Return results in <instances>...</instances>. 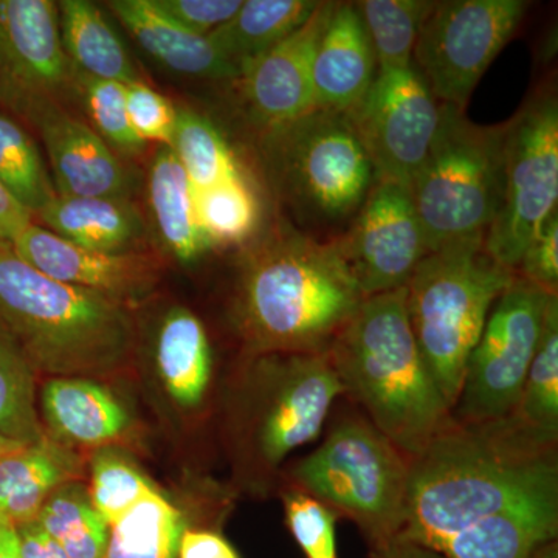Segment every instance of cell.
<instances>
[{
    "instance_id": "6da1fadb",
    "label": "cell",
    "mask_w": 558,
    "mask_h": 558,
    "mask_svg": "<svg viewBox=\"0 0 558 558\" xmlns=\"http://www.w3.org/2000/svg\"><path fill=\"white\" fill-rule=\"evenodd\" d=\"M558 534V439L512 416L458 424L411 459L398 538L446 558H531Z\"/></svg>"
},
{
    "instance_id": "7a4b0ae2",
    "label": "cell",
    "mask_w": 558,
    "mask_h": 558,
    "mask_svg": "<svg viewBox=\"0 0 558 558\" xmlns=\"http://www.w3.org/2000/svg\"><path fill=\"white\" fill-rule=\"evenodd\" d=\"M363 301L336 242L279 230L250 250L234 288L231 322L242 357L326 354Z\"/></svg>"
},
{
    "instance_id": "3957f363",
    "label": "cell",
    "mask_w": 558,
    "mask_h": 558,
    "mask_svg": "<svg viewBox=\"0 0 558 558\" xmlns=\"http://www.w3.org/2000/svg\"><path fill=\"white\" fill-rule=\"evenodd\" d=\"M343 387L326 354L242 357L223 391V442L234 483L267 495L282 483V464L322 435Z\"/></svg>"
},
{
    "instance_id": "277c9868",
    "label": "cell",
    "mask_w": 558,
    "mask_h": 558,
    "mask_svg": "<svg viewBox=\"0 0 558 558\" xmlns=\"http://www.w3.org/2000/svg\"><path fill=\"white\" fill-rule=\"evenodd\" d=\"M326 357L344 398L410 459L453 422L411 330L405 288L363 301Z\"/></svg>"
},
{
    "instance_id": "5b68a950",
    "label": "cell",
    "mask_w": 558,
    "mask_h": 558,
    "mask_svg": "<svg viewBox=\"0 0 558 558\" xmlns=\"http://www.w3.org/2000/svg\"><path fill=\"white\" fill-rule=\"evenodd\" d=\"M0 322L38 376L102 379L134 354L130 307L40 274L9 241H0Z\"/></svg>"
},
{
    "instance_id": "8992f818",
    "label": "cell",
    "mask_w": 558,
    "mask_h": 558,
    "mask_svg": "<svg viewBox=\"0 0 558 558\" xmlns=\"http://www.w3.org/2000/svg\"><path fill=\"white\" fill-rule=\"evenodd\" d=\"M347 402L317 449L282 472V484L351 520L369 549L379 548L402 529L411 459Z\"/></svg>"
},
{
    "instance_id": "52a82bcc",
    "label": "cell",
    "mask_w": 558,
    "mask_h": 558,
    "mask_svg": "<svg viewBox=\"0 0 558 558\" xmlns=\"http://www.w3.org/2000/svg\"><path fill=\"white\" fill-rule=\"evenodd\" d=\"M513 278L515 271L492 259L484 242H475L428 253L407 282L411 330L450 411L470 352Z\"/></svg>"
},
{
    "instance_id": "ba28073f",
    "label": "cell",
    "mask_w": 558,
    "mask_h": 558,
    "mask_svg": "<svg viewBox=\"0 0 558 558\" xmlns=\"http://www.w3.org/2000/svg\"><path fill=\"white\" fill-rule=\"evenodd\" d=\"M505 170V123L481 126L440 105L439 123L410 193L428 253L484 242L497 218Z\"/></svg>"
},
{
    "instance_id": "9c48e42d",
    "label": "cell",
    "mask_w": 558,
    "mask_h": 558,
    "mask_svg": "<svg viewBox=\"0 0 558 558\" xmlns=\"http://www.w3.org/2000/svg\"><path fill=\"white\" fill-rule=\"evenodd\" d=\"M558 100L553 83L538 87L505 123V170L497 218L484 250L515 271L524 250L557 213Z\"/></svg>"
},
{
    "instance_id": "30bf717a",
    "label": "cell",
    "mask_w": 558,
    "mask_h": 558,
    "mask_svg": "<svg viewBox=\"0 0 558 558\" xmlns=\"http://www.w3.org/2000/svg\"><path fill=\"white\" fill-rule=\"evenodd\" d=\"M266 142L282 193L314 218L343 219L359 211L376 180L343 113L312 110L267 132Z\"/></svg>"
},
{
    "instance_id": "8fae6325",
    "label": "cell",
    "mask_w": 558,
    "mask_h": 558,
    "mask_svg": "<svg viewBox=\"0 0 558 558\" xmlns=\"http://www.w3.org/2000/svg\"><path fill=\"white\" fill-rule=\"evenodd\" d=\"M549 295L517 277L488 314L470 352L451 417L484 424L510 417L519 403L529 366L545 326Z\"/></svg>"
},
{
    "instance_id": "7c38bea8",
    "label": "cell",
    "mask_w": 558,
    "mask_h": 558,
    "mask_svg": "<svg viewBox=\"0 0 558 558\" xmlns=\"http://www.w3.org/2000/svg\"><path fill=\"white\" fill-rule=\"evenodd\" d=\"M526 0H442L422 25L413 64L440 105L465 110L526 16Z\"/></svg>"
},
{
    "instance_id": "4fadbf2b",
    "label": "cell",
    "mask_w": 558,
    "mask_h": 558,
    "mask_svg": "<svg viewBox=\"0 0 558 558\" xmlns=\"http://www.w3.org/2000/svg\"><path fill=\"white\" fill-rule=\"evenodd\" d=\"M440 102L414 64L377 72L368 92L343 113L368 154L377 182L410 190L439 123Z\"/></svg>"
},
{
    "instance_id": "5bb4252c",
    "label": "cell",
    "mask_w": 558,
    "mask_h": 558,
    "mask_svg": "<svg viewBox=\"0 0 558 558\" xmlns=\"http://www.w3.org/2000/svg\"><path fill=\"white\" fill-rule=\"evenodd\" d=\"M75 90L58 2L0 0V102L21 119Z\"/></svg>"
},
{
    "instance_id": "9a60e30c",
    "label": "cell",
    "mask_w": 558,
    "mask_h": 558,
    "mask_svg": "<svg viewBox=\"0 0 558 558\" xmlns=\"http://www.w3.org/2000/svg\"><path fill=\"white\" fill-rule=\"evenodd\" d=\"M336 247L365 300L405 288L428 255L410 190L374 180L351 230Z\"/></svg>"
},
{
    "instance_id": "2e32d148",
    "label": "cell",
    "mask_w": 558,
    "mask_h": 558,
    "mask_svg": "<svg viewBox=\"0 0 558 558\" xmlns=\"http://www.w3.org/2000/svg\"><path fill=\"white\" fill-rule=\"evenodd\" d=\"M21 259L40 274L90 290L131 307L148 299L160 279V264L140 252L105 253L78 247L33 220L10 242Z\"/></svg>"
},
{
    "instance_id": "e0dca14e",
    "label": "cell",
    "mask_w": 558,
    "mask_h": 558,
    "mask_svg": "<svg viewBox=\"0 0 558 558\" xmlns=\"http://www.w3.org/2000/svg\"><path fill=\"white\" fill-rule=\"evenodd\" d=\"M332 7L333 2H319L299 31L242 70L250 117L266 134L315 110L312 62Z\"/></svg>"
},
{
    "instance_id": "ac0fdd59",
    "label": "cell",
    "mask_w": 558,
    "mask_h": 558,
    "mask_svg": "<svg viewBox=\"0 0 558 558\" xmlns=\"http://www.w3.org/2000/svg\"><path fill=\"white\" fill-rule=\"evenodd\" d=\"M27 121L39 132L60 196L130 199L134 180L126 165L62 102L39 106Z\"/></svg>"
},
{
    "instance_id": "d6986e66",
    "label": "cell",
    "mask_w": 558,
    "mask_h": 558,
    "mask_svg": "<svg viewBox=\"0 0 558 558\" xmlns=\"http://www.w3.org/2000/svg\"><path fill=\"white\" fill-rule=\"evenodd\" d=\"M38 410L46 435L76 451L116 446L132 425L126 403L90 377H50L40 388Z\"/></svg>"
},
{
    "instance_id": "ffe728a7",
    "label": "cell",
    "mask_w": 558,
    "mask_h": 558,
    "mask_svg": "<svg viewBox=\"0 0 558 558\" xmlns=\"http://www.w3.org/2000/svg\"><path fill=\"white\" fill-rule=\"evenodd\" d=\"M377 75L376 54L352 2H333L312 62L314 109L344 113L362 100Z\"/></svg>"
},
{
    "instance_id": "44dd1931",
    "label": "cell",
    "mask_w": 558,
    "mask_h": 558,
    "mask_svg": "<svg viewBox=\"0 0 558 558\" xmlns=\"http://www.w3.org/2000/svg\"><path fill=\"white\" fill-rule=\"evenodd\" d=\"M154 373L172 405L182 413L207 407L216 384L215 352L204 322L183 306L171 307L157 328Z\"/></svg>"
},
{
    "instance_id": "7402d4cb",
    "label": "cell",
    "mask_w": 558,
    "mask_h": 558,
    "mask_svg": "<svg viewBox=\"0 0 558 558\" xmlns=\"http://www.w3.org/2000/svg\"><path fill=\"white\" fill-rule=\"evenodd\" d=\"M106 5L131 38L165 69L193 78L240 80V72L208 36L180 27L153 0H110Z\"/></svg>"
},
{
    "instance_id": "603a6c76",
    "label": "cell",
    "mask_w": 558,
    "mask_h": 558,
    "mask_svg": "<svg viewBox=\"0 0 558 558\" xmlns=\"http://www.w3.org/2000/svg\"><path fill=\"white\" fill-rule=\"evenodd\" d=\"M83 470L78 451L47 435L0 459V523L20 527L35 521L50 495L80 481Z\"/></svg>"
},
{
    "instance_id": "cb8c5ba5",
    "label": "cell",
    "mask_w": 558,
    "mask_h": 558,
    "mask_svg": "<svg viewBox=\"0 0 558 558\" xmlns=\"http://www.w3.org/2000/svg\"><path fill=\"white\" fill-rule=\"evenodd\" d=\"M35 219L44 229L78 247L105 253L134 252L145 222L130 199L57 194Z\"/></svg>"
},
{
    "instance_id": "d4e9b609",
    "label": "cell",
    "mask_w": 558,
    "mask_h": 558,
    "mask_svg": "<svg viewBox=\"0 0 558 558\" xmlns=\"http://www.w3.org/2000/svg\"><path fill=\"white\" fill-rule=\"evenodd\" d=\"M148 199L160 240L175 259L191 264L211 248L197 218L196 191L170 146H161L150 163Z\"/></svg>"
},
{
    "instance_id": "484cf974",
    "label": "cell",
    "mask_w": 558,
    "mask_h": 558,
    "mask_svg": "<svg viewBox=\"0 0 558 558\" xmlns=\"http://www.w3.org/2000/svg\"><path fill=\"white\" fill-rule=\"evenodd\" d=\"M58 10L62 46L75 72L123 84L142 80L123 39L97 3L62 0Z\"/></svg>"
},
{
    "instance_id": "4316f807",
    "label": "cell",
    "mask_w": 558,
    "mask_h": 558,
    "mask_svg": "<svg viewBox=\"0 0 558 558\" xmlns=\"http://www.w3.org/2000/svg\"><path fill=\"white\" fill-rule=\"evenodd\" d=\"M319 2L315 0H244L236 14L208 39L240 72L299 31Z\"/></svg>"
},
{
    "instance_id": "83f0119b",
    "label": "cell",
    "mask_w": 558,
    "mask_h": 558,
    "mask_svg": "<svg viewBox=\"0 0 558 558\" xmlns=\"http://www.w3.org/2000/svg\"><path fill=\"white\" fill-rule=\"evenodd\" d=\"M185 529L183 513L154 492L110 526L105 558H178Z\"/></svg>"
},
{
    "instance_id": "f1b7e54d",
    "label": "cell",
    "mask_w": 558,
    "mask_h": 558,
    "mask_svg": "<svg viewBox=\"0 0 558 558\" xmlns=\"http://www.w3.org/2000/svg\"><path fill=\"white\" fill-rule=\"evenodd\" d=\"M35 521L69 558H105L110 526L95 510L89 488L81 481L57 488Z\"/></svg>"
},
{
    "instance_id": "f546056e",
    "label": "cell",
    "mask_w": 558,
    "mask_h": 558,
    "mask_svg": "<svg viewBox=\"0 0 558 558\" xmlns=\"http://www.w3.org/2000/svg\"><path fill=\"white\" fill-rule=\"evenodd\" d=\"M0 433L22 444L46 436L38 410V373L0 322Z\"/></svg>"
},
{
    "instance_id": "4dcf8cb0",
    "label": "cell",
    "mask_w": 558,
    "mask_h": 558,
    "mask_svg": "<svg viewBox=\"0 0 558 558\" xmlns=\"http://www.w3.org/2000/svg\"><path fill=\"white\" fill-rule=\"evenodd\" d=\"M354 5L376 54L377 72L413 64L418 33L435 2L362 0Z\"/></svg>"
},
{
    "instance_id": "1f68e13d",
    "label": "cell",
    "mask_w": 558,
    "mask_h": 558,
    "mask_svg": "<svg viewBox=\"0 0 558 558\" xmlns=\"http://www.w3.org/2000/svg\"><path fill=\"white\" fill-rule=\"evenodd\" d=\"M170 148L189 175L194 191L211 189L242 174L222 132L196 110L178 109Z\"/></svg>"
},
{
    "instance_id": "d6a6232c",
    "label": "cell",
    "mask_w": 558,
    "mask_h": 558,
    "mask_svg": "<svg viewBox=\"0 0 558 558\" xmlns=\"http://www.w3.org/2000/svg\"><path fill=\"white\" fill-rule=\"evenodd\" d=\"M0 186L33 219L58 194L35 140L20 121L3 113H0Z\"/></svg>"
},
{
    "instance_id": "836d02e7",
    "label": "cell",
    "mask_w": 558,
    "mask_h": 558,
    "mask_svg": "<svg viewBox=\"0 0 558 558\" xmlns=\"http://www.w3.org/2000/svg\"><path fill=\"white\" fill-rule=\"evenodd\" d=\"M512 417L538 435L558 439V295L549 300L542 339Z\"/></svg>"
},
{
    "instance_id": "e575fe53",
    "label": "cell",
    "mask_w": 558,
    "mask_h": 558,
    "mask_svg": "<svg viewBox=\"0 0 558 558\" xmlns=\"http://www.w3.org/2000/svg\"><path fill=\"white\" fill-rule=\"evenodd\" d=\"M89 470L90 486L87 488L92 505L109 526L159 490L130 454L117 446L94 450Z\"/></svg>"
},
{
    "instance_id": "d590c367",
    "label": "cell",
    "mask_w": 558,
    "mask_h": 558,
    "mask_svg": "<svg viewBox=\"0 0 558 558\" xmlns=\"http://www.w3.org/2000/svg\"><path fill=\"white\" fill-rule=\"evenodd\" d=\"M196 209L201 229L211 247L241 244L258 226V199L244 174L196 191Z\"/></svg>"
},
{
    "instance_id": "8d00e7d4",
    "label": "cell",
    "mask_w": 558,
    "mask_h": 558,
    "mask_svg": "<svg viewBox=\"0 0 558 558\" xmlns=\"http://www.w3.org/2000/svg\"><path fill=\"white\" fill-rule=\"evenodd\" d=\"M75 92L80 94L92 130L112 148L123 154H140L146 143L132 130L128 113L126 84L89 78L75 72Z\"/></svg>"
},
{
    "instance_id": "74e56055",
    "label": "cell",
    "mask_w": 558,
    "mask_h": 558,
    "mask_svg": "<svg viewBox=\"0 0 558 558\" xmlns=\"http://www.w3.org/2000/svg\"><path fill=\"white\" fill-rule=\"evenodd\" d=\"M286 524L307 558H337V513L295 487H282Z\"/></svg>"
},
{
    "instance_id": "f35d334b",
    "label": "cell",
    "mask_w": 558,
    "mask_h": 558,
    "mask_svg": "<svg viewBox=\"0 0 558 558\" xmlns=\"http://www.w3.org/2000/svg\"><path fill=\"white\" fill-rule=\"evenodd\" d=\"M126 102L132 130L143 143L171 145L178 109L167 97L154 90L145 81L137 80L126 84Z\"/></svg>"
},
{
    "instance_id": "ab89813d",
    "label": "cell",
    "mask_w": 558,
    "mask_h": 558,
    "mask_svg": "<svg viewBox=\"0 0 558 558\" xmlns=\"http://www.w3.org/2000/svg\"><path fill=\"white\" fill-rule=\"evenodd\" d=\"M172 22L197 36H209L240 11L244 0H153Z\"/></svg>"
},
{
    "instance_id": "60d3db41",
    "label": "cell",
    "mask_w": 558,
    "mask_h": 558,
    "mask_svg": "<svg viewBox=\"0 0 558 558\" xmlns=\"http://www.w3.org/2000/svg\"><path fill=\"white\" fill-rule=\"evenodd\" d=\"M517 277L558 295V215L546 220L537 236L532 240L521 256L515 269Z\"/></svg>"
},
{
    "instance_id": "b9f144b4",
    "label": "cell",
    "mask_w": 558,
    "mask_h": 558,
    "mask_svg": "<svg viewBox=\"0 0 558 558\" xmlns=\"http://www.w3.org/2000/svg\"><path fill=\"white\" fill-rule=\"evenodd\" d=\"M179 558H241L236 549L215 531L185 529L179 545Z\"/></svg>"
},
{
    "instance_id": "7bdbcfd3",
    "label": "cell",
    "mask_w": 558,
    "mask_h": 558,
    "mask_svg": "<svg viewBox=\"0 0 558 558\" xmlns=\"http://www.w3.org/2000/svg\"><path fill=\"white\" fill-rule=\"evenodd\" d=\"M20 558H69L64 549L36 521L16 527Z\"/></svg>"
},
{
    "instance_id": "ee69618b",
    "label": "cell",
    "mask_w": 558,
    "mask_h": 558,
    "mask_svg": "<svg viewBox=\"0 0 558 558\" xmlns=\"http://www.w3.org/2000/svg\"><path fill=\"white\" fill-rule=\"evenodd\" d=\"M33 216L22 208L13 197L0 186V241H13L28 223Z\"/></svg>"
},
{
    "instance_id": "f6af8a7d",
    "label": "cell",
    "mask_w": 558,
    "mask_h": 558,
    "mask_svg": "<svg viewBox=\"0 0 558 558\" xmlns=\"http://www.w3.org/2000/svg\"><path fill=\"white\" fill-rule=\"evenodd\" d=\"M371 558H446L436 550L407 542L402 538H392L379 548L369 549Z\"/></svg>"
},
{
    "instance_id": "bcb514c9",
    "label": "cell",
    "mask_w": 558,
    "mask_h": 558,
    "mask_svg": "<svg viewBox=\"0 0 558 558\" xmlns=\"http://www.w3.org/2000/svg\"><path fill=\"white\" fill-rule=\"evenodd\" d=\"M0 558H20L16 527L0 523Z\"/></svg>"
},
{
    "instance_id": "7dc6e473",
    "label": "cell",
    "mask_w": 558,
    "mask_h": 558,
    "mask_svg": "<svg viewBox=\"0 0 558 558\" xmlns=\"http://www.w3.org/2000/svg\"><path fill=\"white\" fill-rule=\"evenodd\" d=\"M531 558H558L557 539L539 545L538 548L532 553Z\"/></svg>"
},
{
    "instance_id": "c3c4849f",
    "label": "cell",
    "mask_w": 558,
    "mask_h": 558,
    "mask_svg": "<svg viewBox=\"0 0 558 558\" xmlns=\"http://www.w3.org/2000/svg\"><path fill=\"white\" fill-rule=\"evenodd\" d=\"M24 446H27V444L17 442V440L7 438L5 435L0 433V459L9 457L10 453L20 450Z\"/></svg>"
}]
</instances>
